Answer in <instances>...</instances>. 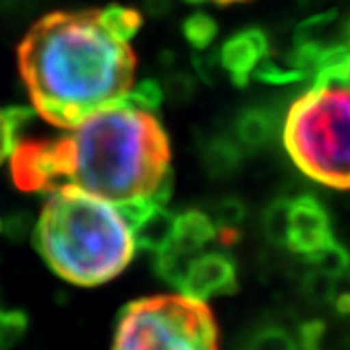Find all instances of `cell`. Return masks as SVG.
I'll list each match as a JSON object with an SVG mask.
<instances>
[{
  "mask_svg": "<svg viewBox=\"0 0 350 350\" xmlns=\"http://www.w3.org/2000/svg\"><path fill=\"white\" fill-rule=\"evenodd\" d=\"M282 142L301 174L350 189V78H315L290 105Z\"/></svg>",
  "mask_w": 350,
  "mask_h": 350,
  "instance_id": "4",
  "label": "cell"
},
{
  "mask_svg": "<svg viewBox=\"0 0 350 350\" xmlns=\"http://www.w3.org/2000/svg\"><path fill=\"white\" fill-rule=\"evenodd\" d=\"M142 25L135 8L59 10L38 20L18 45V66L41 119L68 131L135 88L131 47Z\"/></svg>",
  "mask_w": 350,
  "mask_h": 350,
  "instance_id": "2",
  "label": "cell"
},
{
  "mask_svg": "<svg viewBox=\"0 0 350 350\" xmlns=\"http://www.w3.org/2000/svg\"><path fill=\"white\" fill-rule=\"evenodd\" d=\"M335 308H337L338 313L350 315V292H345V294L335 298Z\"/></svg>",
  "mask_w": 350,
  "mask_h": 350,
  "instance_id": "24",
  "label": "cell"
},
{
  "mask_svg": "<svg viewBox=\"0 0 350 350\" xmlns=\"http://www.w3.org/2000/svg\"><path fill=\"white\" fill-rule=\"evenodd\" d=\"M189 2H200V0H189ZM218 4H234V2H243V0H213Z\"/></svg>",
  "mask_w": 350,
  "mask_h": 350,
  "instance_id": "25",
  "label": "cell"
},
{
  "mask_svg": "<svg viewBox=\"0 0 350 350\" xmlns=\"http://www.w3.org/2000/svg\"><path fill=\"white\" fill-rule=\"evenodd\" d=\"M290 213H292V202L290 200H275L262 218L265 234L269 241L275 245H288V236H290Z\"/></svg>",
  "mask_w": 350,
  "mask_h": 350,
  "instance_id": "16",
  "label": "cell"
},
{
  "mask_svg": "<svg viewBox=\"0 0 350 350\" xmlns=\"http://www.w3.org/2000/svg\"><path fill=\"white\" fill-rule=\"evenodd\" d=\"M214 238H218V230L214 220H211V216L200 211H187L177 216L174 238L165 250L193 259Z\"/></svg>",
  "mask_w": 350,
  "mask_h": 350,
  "instance_id": "10",
  "label": "cell"
},
{
  "mask_svg": "<svg viewBox=\"0 0 350 350\" xmlns=\"http://www.w3.org/2000/svg\"><path fill=\"white\" fill-rule=\"evenodd\" d=\"M251 349H294L296 342L280 327H265L257 331L250 342Z\"/></svg>",
  "mask_w": 350,
  "mask_h": 350,
  "instance_id": "22",
  "label": "cell"
},
{
  "mask_svg": "<svg viewBox=\"0 0 350 350\" xmlns=\"http://www.w3.org/2000/svg\"><path fill=\"white\" fill-rule=\"evenodd\" d=\"M275 115L269 109H262V107L245 109L239 115L238 123H236L239 146L250 152L267 146L275 135Z\"/></svg>",
  "mask_w": 350,
  "mask_h": 350,
  "instance_id": "12",
  "label": "cell"
},
{
  "mask_svg": "<svg viewBox=\"0 0 350 350\" xmlns=\"http://www.w3.org/2000/svg\"><path fill=\"white\" fill-rule=\"evenodd\" d=\"M304 290L315 301L333 300V296H335V276L325 275V273L313 269L312 273L306 276Z\"/></svg>",
  "mask_w": 350,
  "mask_h": 350,
  "instance_id": "21",
  "label": "cell"
},
{
  "mask_svg": "<svg viewBox=\"0 0 350 350\" xmlns=\"http://www.w3.org/2000/svg\"><path fill=\"white\" fill-rule=\"evenodd\" d=\"M29 115L24 107H0V163L10 158Z\"/></svg>",
  "mask_w": 350,
  "mask_h": 350,
  "instance_id": "14",
  "label": "cell"
},
{
  "mask_svg": "<svg viewBox=\"0 0 350 350\" xmlns=\"http://www.w3.org/2000/svg\"><path fill=\"white\" fill-rule=\"evenodd\" d=\"M269 53V39L261 29H245L226 41L220 47V64L228 70L232 82L238 88H245L257 64Z\"/></svg>",
  "mask_w": 350,
  "mask_h": 350,
  "instance_id": "9",
  "label": "cell"
},
{
  "mask_svg": "<svg viewBox=\"0 0 350 350\" xmlns=\"http://www.w3.org/2000/svg\"><path fill=\"white\" fill-rule=\"evenodd\" d=\"M172 146L156 113L131 92L57 138L18 140L10 174L25 193L78 187L119 204L165 202Z\"/></svg>",
  "mask_w": 350,
  "mask_h": 350,
  "instance_id": "1",
  "label": "cell"
},
{
  "mask_svg": "<svg viewBox=\"0 0 350 350\" xmlns=\"http://www.w3.org/2000/svg\"><path fill=\"white\" fill-rule=\"evenodd\" d=\"M202 160L213 177H228L241 163V146L228 138H214L206 144Z\"/></svg>",
  "mask_w": 350,
  "mask_h": 350,
  "instance_id": "13",
  "label": "cell"
},
{
  "mask_svg": "<svg viewBox=\"0 0 350 350\" xmlns=\"http://www.w3.org/2000/svg\"><path fill=\"white\" fill-rule=\"evenodd\" d=\"M36 245L51 269L76 286L109 282L137 250L119 204L70 185L49 193L36 226Z\"/></svg>",
  "mask_w": 350,
  "mask_h": 350,
  "instance_id": "3",
  "label": "cell"
},
{
  "mask_svg": "<svg viewBox=\"0 0 350 350\" xmlns=\"http://www.w3.org/2000/svg\"><path fill=\"white\" fill-rule=\"evenodd\" d=\"M243 218H245V206L238 199H224L214 206V224L218 232L239 230Z\"/></svg>",
  "mask_w": 350,
  "mask_h": 350,
  "instance_id": "18",
  "label": "cell"
},
{
  "mask_svg": "<svg viewBox=\"0 0 350 350\" xmlns=\"http://www.w3.org/2000/svg\"><path fill=\"white\" fill-rule=\"evenodd\" d=\"M331 239V220L323 204L310 195L292 200L288 247L306 257L323 247Z\"/></svg>",
  "mask_w": 350,
  "mask_h": 350,
  "instance_id": "7",
  "label": "cell"
},
{
  "mask_svg": "<svg viewBox=\"0 0 350 350\" xmlns=\"http://www.w3.org/2000/svg\"><path fill=\"white\" fill-rule=\"evenodd\" d=\"M325 327L321 321H308L300 327V347L304 349H315L319 345V340L323 337Z\"/></svg>",
  "mask_w": 350,
  "mask_h": 350,
  "instance_id": "23",
  "label": "cell"
},
{
  "mask_svg": "<svg viewBox=\"0 0 350 350\" xmlns=\"http://www.w3.org/2000/svg\"><path fill=\"white\" fill-rule=\"evenodd\" d=\"M27 317L22 312H0V349H8L24 337Z\"/></svg>",
  "mask_w": 350,
  "mask_h": 350,
  "instance_id": "20",
  "label": "cell"
},
{
  "mask_svg": "<svg viewBox=\"0 0 350 350\" xmlns=\"http://www.w3.org/2000/svg\"><path fill=\"white\" fill-rule=\"evenodd\" d=\"M183 33L187 41L195 47V49L204 51L206 47L213 45V41L216 39L218 33V25L214 22L208 14L197 12L193 16H189L183 24Z\"/></svg>",
  "mask_w": 350,
  "mask_h": 350,
  "instance_id": "17",
  "label": "cell"
},
{
  "mask_svg": "<svg viewBox=\"0 0 350 350\" xmlns=\"http://www.w3.org/2000/svg\"><path fill=\"white\" fill-rule=\"evenodd\" d=\"M179 290L200 300L234 294L238 290L236 265L222 253H199L189 261Z\"/></svg>",
  "mask_w": 350,
  "mask_h": 350,
  "instance_id": "6",
  "label": "cell"
},
{
  "mask_svg": "<svg viewBox=\"0 0 350 350\" xmlns=\"http://www.w3.org/2000/svg\"><path fill=\"white\" fill-rule=\"evenodd\" d=\"M296 43H310L319 49L331 51L350 45V22L337 12L317 14L301 22L294 33Z\"/></svg>",
  "mask_w": 350,
  "mask_h": 350,
  "instance_id": "11",
  "label": "cell"
},
{
  "mask_svg": "<svg viewBox=\"0 0 350 350\" xmlns=\"http://www.w3.org/2000/svg\"><path fill=\"white\" fill-rule=\"evenodd\" d=\"M306 259L312 262L313 269H317L325 275L335 276V278L342 276L350 269V255L345 247L335 243V239H331L323 247L306 255Z\"/></svg>",
  "mask_w": 350,
  "mask_h": 350,
  "instance_id": "15",
  "label": "cell"
},
{
  "mask_svg": "<svg viewBox=\"0 0 350 350\" xmlns=\"http://www.w3.org/2000/svg\"><path fill=\"white\" fill-rule=\"evenodd\" d=\"M253 76L261 82L267 84H290V82H298L304 76L298 72L296 68H292L290 64L280 66V64L273 63L271 59H262L261 63L257 64V68L253 70Z\"/></svg>",
  "mask_w": 350,
  "mask_h": 350,
  "instance_id": "19",
  "label": "cell"
},
{
  "mask_svg": "<svg viewBox=\"0 0 350 350\" xmlns=\"http://www.w3.org/2000/svg\"><path fill=\"white\" fill-rule=\"evenodd\" d=\"M218 347V325L204 300L160 294L126 304L119 312L113 349L211 350Z\"/></svg>",
  "mask_w": 350,
  "mask_h": 350,
  "instance_id": "5",
  "label": "cell"
},
{
  "mask_svg": "<svg viewBox=\"0 0 350 350\" xmlns=\"http://www.w3.org/2000/svg\"><path fill=\"white\" fill-rule=\"evenodd\" d=\"M121 208L131 224L137 247L152 251L156 255L172 243L177 214L167 211L163 202L148 200Z\"/></svg>",
  "mask_w": 350,
  "mask_h": 350,
  "instance_id": "8",
  "label": "cell"
}]
</instances>
